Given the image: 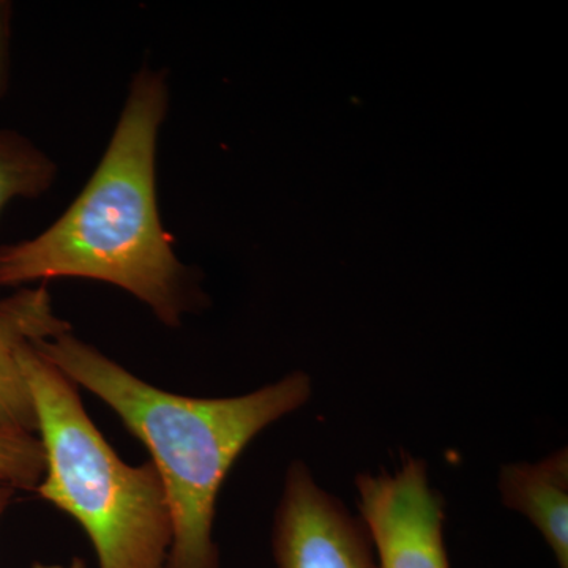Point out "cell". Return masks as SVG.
Here are the masks:
<instances>
[{
	"label": "cell",
	"instance_id": "obj_13",
	"mask_svg": "<svg viewBox=\"0 0 568 568\" xmlns=\"http://www.w3.org/2000/svg\"><path fill=\"white\" fill-rule=\"evenodd\" d=\"M0 485H3V484H0Z\"/></svg>",
	"mask_w": 568,
	"mask_h": 568
},
{
	"label": "cell",
	"instance_id": "obj_1",
	"mask_svg": "<svg viewBox=\"0 0 568 568\" xmlns=\"http://www.w3.org/2000/svg\"><path fill=\"white\" fill-rule=\"evenodd\" d=\"M170 106L164 71L134 74L102 162L69 211L44 233L0 246V287L88 278L122 287L168 327L196 305L156 204V140Z\"/></svg>",
	"mask_w": 568,
	"mask_h": 568
},
{
	"label": "cell",
	"instance_id": "obj_11",
	"mask_svg": "<svg viewBox=\"0 0 568 568\" xmlns=\"http://www.w3.org/2000/svg\"><path fill=\"white\" fill-rule=\"evenodd\" d=\"M14 489L11 487H7V485H0V518L6 514L7 508H9L11 504V499L14 496Z\"/></svg>",
	"mask_w": 568,
	"mask_h": 568
},
{
	"label": "cell",
	"instance_id": "obj_7",
	"mask_svg": "<svg viewBox=\"0 0 568 568\" xmlns=\"http://www.w3.org/2000/svg\"><path fill=\"white\" fill-rule=\"evenodd\" d=\"M504 506L525 515L541 534L559 568H568V452L560 448L536 463L500 467Z\"/></svg>",
	"mask_w": 568,
	"mask_h": 568
},
{
	"label": "cell",
	"instance_id": "obj_5",
	"mask_svg": "<svg viewBox=\"0 0 568 568\" xmlns=\"http://www.w3.org/2000/svg\"><path fill=\"white\" fill-rule=\"evenodd\" d=\"M272 547L276 568H379L365 523L321 488L304 462L287 467Z\"/></svg>",
	"mask_w": 568,
	"mask_h": 568
},
{
	"label": "cell",
	"instance_id": "obj_9",
	"mask_svg": "<svg viewBox=\"0 0 568 568\" xmlns=\"http://www.w3.org/2000/svg\"><path fill=\"white\" fill-rule=\"evenodd\" d=\"M44 450L39 436L0 432V484L17 491H36L44 476Z\"/></svg>",
	"mask_w": 568,
	"mask_h": 568
},
{
	"label": "cell",
	"instance_id": "obj_4",
	"mask_svg": "<svg viewBox=\"0 0 568 568\" xmlns=\"http://www.w3.org/2000/svg\"><path fill=\"white\" fill-rule=\"evenodd\" d=\"M355 489L379 568H450L446 508L424 459L403 455L392 473L358 474Z\"/></svg>",
	"mask_w": 568,
	"mask_h": 568
},
{
	"label": "cell",
	"instance_id": "obj_3",
	"mask_svg": "<svg viewBox=\"0 0 568 568\" xmlns=\"http://www.w3.org/2000/svg\"><path fill=\"white\" fill-rule=\"evenodd\" d=\"M20 365L36 407L44 476L36 493L88 534L100 568H164L173 519L151 462L126 465L82 405L78 387L36 349Z\"/></svg>",
	"mask_w": 568,
	"mask_h": 568
},
{
	"label": "cell",
	"instance_id": "obj_6",
	"mask_svg": "<svg viewBox=\"0 0 568 568\" xmlns=\"http://www.w3.org/2000/svg\"><path fill=\"white\" fill-rule=\"evenodd\" d=\"M70 331L55 315L47 287H22L0 298V432L37 436L36 407L20 365V351Z\"/></svg>",
	"mask_w": 568,
	"mask_h": 568
},
{
	"label": "cell",
	"instance_id": "obj_8",
	"mask_svg": "<svg viewBox=\"0 0 568 568\" xmlns=\"http://www.w3.org/2000/svg\"><path fill=\"white\" fill-rule=\"evenodd\" d=\"M58 168L33 142L0 130V212L17 197H39L54 182Z\"/></svg>",
	"mask_w": 568,
	"mask_h": 568
},
{
	"label": "cell",
	"instance_id": "obj_10",
	"mask_svg": "<svg viewBox=\"0 0 568 568\" xmlns=\"http://www.w3.org/2000/svg\"><path fill=\"white\" fill-rule=\"evenodd\" d=\"M11 3L0 0V97L6 93L9 82V48H10V24Z\"/></svg>",
	"mask_w": 568,
	"mask_h": 568
},
{
	"label": "cell",
	"instance_id": "obj_12",
	"mask_svg": "<svg viewBox=\"0 0 568 568\" xmlns=\"http://www.w3.org/2000/svg\"><path fill=\"white\" fill-rule=\"evenodd\" d=\"M31 568H88L85 567L84 560L80 558H74L71 560L70 564H67V566H63V564H41L37 562L33 564Z\"/></svg>",
	"mask_w": 568,
	"mask_h": 568
},
{
	"label": "cell",
	"instance_id": "obj_2",
	"mask_svg": "<svg viewBox=\"0 0 568 568\" xmlns=\"http://www.w3.org/2000/svg\"><path fill=\"white\" fill-rule=\"evenodd\" d=\"M33 346L148 447L173 519L164 568H220L213 519L224 478L254 437L310 402L312 377L291 373L246 395L193 398L145 383L70 331Z\"/></svg>",
	"mask_w": 568,
	"mask_h": 568
}]
</instances>
